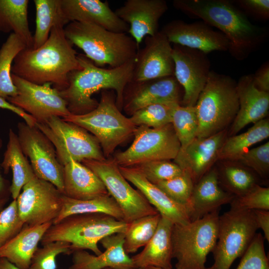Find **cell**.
I'll return each instance as SVG.
<instances>
[{
	"label": "cell",
	"mask_w": 269,
	"mask_h": 269,
	"mask_svg": "<svg viewBox=\"0 0 269 269\" xmlns=\"http://www.w3.org/2000/svg\"><path fill=\"white\" fill-rule=\"evenodd\" d=\"M173 6L188 16L200 18L220 30L229 41L228 51L243 60L267 37L264 28L252 23L243 10L228 0H174Z\"/></svg>",
	"instance_id": "obj_1"
},
{
	"label": "cell",
	"mask_w": 269,
	"mask_h": 269,
	"mask_svg": "<svg viewBox=\"0 0 269 269\" xmlns=\"http://www.w3.org/2000/svg\"><path fill=\"white\" fill-rule=\"evenodd\" d=\"M64 27L61 24L54 26L39 48L26 47L20 51L13 60L11 73L36 84L50 83L59 91L67 87L69 74L82 67Z\"/></svg>",
	"instance_id": "obj_2"
},
{
	"label": "cell",
	"mask_w": 269,
	"mask_h": 269,
	"mask_svg": "<svg viewBox=\"0 0 269 269\" xmlns=\"http://www.w3.org/2000/svg\"><path fill=\"white\" fill-rule=\"evenodd\" d=\"M77 58L82 69L71 72L68 86L59 91L71 114L81 115L93 110L99 102L92 95L109 89L116 91V105L120 110L125 87L132 79L135 58L118 67L104 68L96 66L84 54H78Z\"/></svg>",
	"instance_id": "obj_3"
},
{
	"label": "cell",
	"mask_w": 269,
	"mask_h": 269,
	"mask_svg": "<svg viewBox=\"0 0 269 269\" xmlns=\"http://www.w3.org/2000/svg\"><path fill=\"white\" fill-rule=\"evenodd\" d=\"M65 36L99 67L116 68L134 59L139 48L127 33L109 31L96 24L72 21L64 27Z\"/></svg>",
	"instance_id": "obj_4"
},
{
	"label": "cell",
	"mask_w": 269,
	"mask_h": 269,
	"mask_svg": "<svg viewBox=\"0 0 269 269\" xmlns=\"http://www.w3.org/2000/svg\"><path fill=\"white\" fill-rule=\"evenodd\" d=\"M198 120L197 138L229 129L239 108L237 82L211 70L195 106Z\"/></svg>",
	"instance_id": "obj_5"
},
{
	"label": "cell",
	"mask_w": 269,
	"mask_h": 269,
	"mask_svg": "<svg viewBox=\"0 0 269 269\" xmlns=\"http://www.w3.org/2000/svg\"><path fill=\"white\" fill-rule=\"evenodd\" d=\"M129 223L102 213H84L67 216L52 224L44 234L42 245L50 242L63 241L69 243L73 253L89 250L95 255L102 252L98 244L113 234L125 233Z\"/></svg>",
	"instance_id": "obj_6"
},
{
	"label": "cell",
	"mask_w": 269,
	"mask_h": 269,
	"mask_svg": "<svg viewBox=\"0 0 269 269\" xmlns=\"http://www.w3.org/2000/svg\"><path fill=\"white\" fill-rule=\"evenodd\" d=\"M62 119L92 133L98 140L105 157L134 135L137 127L121 112L113 90L102 91L100 101L93 110L81 115L70 114Z\"/></svg>",
	"instance_id": "obj_7"
},
{
	"label": "cell",
	"mask_w": 269,
	"mask_h": 269,
	"mask_svg": "<svg viewBox=\"0 0 269 269\" xmlns=\"http://www.w3.org/2000/svg\"><path fill=\"white\" fill-rule=\"evenodd\" d=\"M220 209L186 224H174L173 258L176 269H205L208 255L216 245Z\"/></svg>",
	"instance_id": "obj_8"
},
{
	"label": "cell",
	"mask_w": 269,
	"mask_h": 269,
	"mask_svg": "<svg viewBox=\"0 0 269 269\" xmlns=\"http://www.w3.org/2000/svg\"><path fill=\"white\" fill-rule=\"evenodd\" d=\"M53 145L57 158L64 166L70 160L106 159L97 139L84 129L62 118L54 116L42 123H36Z\"/></svg>",
	"instance_id": "obj_9"
},
{
	"label": "cell",
	"mask_w": 269,
	"mask_h": 269,
	"mask_svg": "<svg viewBox=\"0 0 269 269\" xmlns=\"http://www.w3.org/2000/svg\"><path fill=\"white\" fill-rule=\"evenodd\" d=\"M258 229L253 211L230 209L220 215L213 265L205 269H230L242 257Z\"/></svg>",
	"instance_id": "obj_10"
},
{
	"label": "cell",
	"mask_w": 269,
	"mask_h": 269,
	"mask_svg": "<svg viewBox=\"0 0 269 269\" xmlns=\"http://www.w3.org/2000/svg\"><path fill=\"white\" fill-rule=\"evenodd\" d=\"M134 139L126 150L113 159L120 166L134 167L154 160L174 159L181 145L171 124L158 128L136 127Z\"/></svg>",
	"instance_id": "obj_11"
},
{
	"label": "cell",
	"mask_w": 269,
	"mask_h": 269,
	"mask_svg": "<svg viewBox=\"0 0 269 269\" xmlns=\"http://www.w3.org/2000/svg\"><path fill=\"white\" fill-rule=\"evenodd\" d=\"M82 162L102 180L121 208L126 222L130 223L140 217L158 213L140 191L130 184L113 159H86Z\"/></svg>",
	"instance_id": "obj_12"
},
{
	"label": "cell",
	"mask_w": 269,
	"mask_h": 269,
	"mask_svg": "<svg viewBox=\"0 0 269 269\" xmlns=\"http://www.w3.org/2000/svg\"><path fill=\"white\" fill-rule=\"evenodd\" d=\"M17 128L22 150L29 158L35 175L50 182L63 194L64 166L59 161L51 142L36 126L21 122Z\"/></svg>",
	"instance_id": "obj_13"
},
{
	"label": "cell",
	"mask_w": 269,
	"mask_h": 269,
	"mask_svg": "<svg viewBox=\"0 0 269 269\" xmlns=\"http://www.w3.org/2000/svg\"><path fill=\"white\" fill-rule=\"evenodd\" d=\"M63 195L53 184L35 176L16 199L24 225L53 224L61 211Z\"/></svg>",
	"instance_id": "obj_14"
},
{
	"label": "cell",
	"mask_w": 269,
	"mask_h": 269,
	"mask_svg": "<svg viewBox=\"0 0 269 269\" xmlns=\"http://www.w3.org/2000/svg\"><path fill=\"white\" fill-rule=\"evenodd\" d=\"M11 77L17 94L6 100L31 116L36 123L44 122L54 116L63 118L71 114L59 90L51 88L50 83L36 84L12 73Z\"/></svg>",
	"instance_id": "obj_15"
},
{
	"label": "cell",
	"mask_w": 269,
	"mask_h": 269,
	"mask_svg": "<svg viewBox=\"0 0 269 269\" xmlns=\"http://www.w3.org/2000/svg\"><path fill=\"white\" fill-rule=\"evenodd\" d=\"M174 77L183 88L181 105L195 106L211 71L207 54L178 44L172 46Z\"/></svg>",
	"instance_id": "obj_16"
},
{
	"label": "cell",
	"mask_w": 269,
	"mask_h": 269,
	"mask_svg": "<svg viewBox=\"0 0 269 269\" xmlns=\"http://www.w3.org/2000/svg\"><path fill=\"white\" fill-rule=\"evenodd\" d=\"M184 92L174 76L142 81H131L126 86L122 108L131 115L146 106L156 103L181 105Z\"/></svg>",
	"instance_id": "obj_17"
},
{
	"label": "cell",
	"mask_w": 269,
	"mask_h": 269,
	"mask_svg": "<svg viewBox=\"0 0 269 269\" xmlns=\"http://www.w3.org/2000/svg\"><path fill=\"white\" fill-rule=\"evenodd\" d=\"M144 39V46L136 52L131 81L174 76L172 46L166 36L160 30Z\"/></svg>",
	"instance_id": "obj_18"
},
{
	"label": "cell",
	"mask_w": 269,
	"mask_h": 269,
	"mask_svg": "<svg viewBox=\"0 0 269 269\" xmlns=\"http://www.w3.org/2000/svg\"><path fill=\"white\" fill-rule=\"evenodd\" d=\"M160 31L171 43L197 49L207 54L214 51H228L229 48L227 37L203 21L186 23L174 20L164 25Z\"/></svg>",
	"instance_id": "obj_19"
},
{
	"label": "cell",
	"mask_w": 269,
	"mask_h": 269,
	"mask_svg": "<svg viewBox=\"0 0 269 269\" xmlns=\"http://www.w3.org/2000/svg\"><path fill=\"white\" fill-rule=\"evenodd\" d=\"M228 136V129L205 138L194 139L180 148L173 160L196 183L218 161L221 148Z\"/></svg>",
	"instance_id": "obj_20"
},
{
	"label": "cell",
	"mask_w": 269,
	"mask_h": 269,
	"mask_svg": "<svg viewBox=\"0 0 269 269\" xmlns=\"http://www.w3.org/2000/svg\"><path fill=\"white\" fill-rule=\"evenodd\" d=\"M167 9L164 0H127L115 12L129 25L128 33L139 48L146 36L159 31V20Z\"/></svg>",
	"instance_id": "obj_21"
},
{
	"label": "cell",
	"mask_w": 269,
	"mask_h": 269,
	"mask_svg": "<svg viewBox=\"0 0 269 269\" xmlns=\"http://www.w3.org/2000/svg\"><path fill=\"white\" fill-rule=\"evenodd\" d=\"M239 108L228 129V136L237 134L247 125L267 118L269 111V92L258 88L254 74L245 75L237 82Z\"/></svg>",
	"instance_id": "obj_22"
},
{
	"label": "cell",
	"mask_w": 269,
	"mask_h": 269,
	"mask_svg": "<svg viewBox=\"0 0 269 269\" xmlns=\"http://www.w3.org/2000/svg\"><path fill=\"white\" fill-rule=\"evenodd\" d=\"M60 2L62 13L69 22L92 23L115 32H128L129 25L112 10L107 1L60 0Z\"/></svg>",
	"instance_id": "obj_23"
},
{
	"label": "cell",
	"mask_w": 269,
	"mask_h": 269,
	"mask_svg": "<svg viewBox=\"0 0 269 269\" xmlns=\"http://www.w3.org/2000/svg\"><path fill=\"white\" fill-rule=\"evenodd\" d=\"M235 197L221 186L215 165L194 184L185 206L190 221L200 219L221 206L230 204Z\"/></svg>",
	"instance_id": "obj_24"
},
{
	"label": "cell",
	"mask_w": 269,
	"mask_h": 269,
	"mask_svg": "<svg viewBox=\"0 0 269 269\" xmlns=\"http://www.w3.org/2000/svg\"><path fill=\"white\" fill-rule=\"evenodd\" d=\"M125 233L113 234L103 238L100 243L105 251L93 255L85 250L72 253V264L69 269H131L134 268L132 258L124 248Z\"/></svg>",
	"instance_id": "obj_25"
},
{
	"label": "cell",
	"mask_w": 269,
	"mask_h": 269,
	"mask_svg": "<svg viewBox=\"0 0 269 269\" xmlns=\"http://www.w3.org/2000/svg\"><path fill=\"white\" fill-rule=\"evenodd\" d=\"M119 167L125 178L137 188L161 216L174 224H186L190 221L185 206L171 199L156 185L149 181L137 168Z\"/></svg>",
	"instance_id": "obj_26"
},
{
	"label": "cell",
	"mask_w": 269,
	"mask_h": 269,
	"mask_svg": "<svg viewBox=\"0 0 269 269\" xmlns=\"http://www.w3.org/2000/svg\"><path fill=\"white\" fill-rule=\"evenodd\" d=\"M174 224L161 216L153 236L139 253L132 257L134 268L172 269V230Z\"/></svg>",
	"instance_id": "obj_27"
},
{
	"label": "cell",
	"mask_w": 269,
	"mask_h": 269,
	"mask_svg": "<svg viewBox=\"0 0 269 269\" xmlns=\"http://www.w3.org/2000/svg\"><path fill=\"white\" fill-rule=\"evenodd\" d=\"M63 166L65 196L84 200L109 194L102 180L83 164L71 159Z\"/></svg>",
	"instance_id": "obj_28"
},
{
	"label": "cell",
	"mask_w": 269,
	"mask_h": 269,
	"mask_svg": "<svg viewBox=\"0 0 269 269\" xmlns=\"http://www.w3.org/2000/svg\"><path fill=\"white\" fill-rule=\"evenodd\" d=\"M52 224L24 225L17 235L0 248V258L6 259L18 268L28 269L39 243Z\"/></svg>",
	"instance_id": "obj_29"
},
{
	"label": "cell",
	"mask_w": 269,
	"mask_h": 269,
	"mask_svg": "<svg viewBox=\"0 0 269 269\" xmlns=\"http://www.w3.org/2000/svg\"><path fill=\"white\" fill-rule=\"evenodd\" d=\"M1 166L4 173L9 169L12 171V182L9 190L13 199H16L24 185L35 175L22 150L17 135L11 129L9 131L8 141Z\"/></svg>",
	"instance_id": "obj_30"
},
{
	"label": "cell",
	"mask_w": 269,
	"mask_h": 269,
	"mask_svg": "<svg viewBox=\"0 0 269 269\" xmlns=\"http://www.w3.org/2000/svg\"><path fill=\"white\" fill-rule=\"evenodd\" d=\"M221 186L235 197L241 196L263 180L238 161L218 160L215 164Z\"/></svg>",
	"instance_id": "obj_31"
},
{
	"label": "cell",
	"mask_w": 269,
	"mask_h": 269,
	"mask_svg": "<svg viewBox=\"0 0 269 269\" xmlns=\"http://www.w3.org/2000/svg\"><path fill=\"white\" fill-rule=\"evenodd\" d=\"M28 0H0V30L12 31L19 36L27 48H32L33 37L28 25Z\"/></svg>",
	"instance_id": "obj_32"
},
{
	"label": "cell",
	"mask_w": 269,
	"mask_h": 269,
	"mask_svg": "<svg viewBox=\"0 0 269 269\" xmlns=\"http://www.w3.org/2000/svg\"><path fill=\"white\" fill-rule=\"evenodd\" d=\"M269 136V119L266 118L242 134L228 136L221 148L218 160L238 161L251 146Z\"/></svg>",
	"instance_id": "obj_33"
},
{
	"label": "cell",
	"mask_w": 269,
	"mask_h": 269,
	"mask_svg": "<svg viewBox=\"0 0 269 269\" xmlns=\"http://www.w3.org/2000/svg\"><path fill=\"white\" fill-rule=\"evenodd\" d=\"M84 213L105 214L124 221L121 208L109 194L84 200L70 198L63 195L61 211L53 224L67 216Z\"/></svg>",
	"instance_id": "obj_34"
},
{
	"label": "cell",
	"mask_w": 269,
	"mask_h": 269,
	"mask_svg": "<svg viewBox=\"0 0 269 269\" xmlns=\"http://www.w3.org/2000/svg\"><path fill=\"white\" fill-rule=\"evenodd\" d=\"M36 8V29L32 48L35 49L48 38L52 28L56 25L69 23L64 17L60 0H34Z\"/></svg>",
	"instance_id": "obj_35"
},
{
	"label": "cell",
	"mask_w": 269,
	"mask_h": 269,
	"mask_svg": "<svg viewBox=\"0 0 269 269\" xmlns=\"http://www.w3.org/2000/svg\"><path fill=\"white\" fill-rule=\"evenodd\" d=\"M26 46L14 33H11L0 49V97H14L17 89L12 81L11 67L15 57Z\"/></svg>",
	"instance_id": "obj_36"
},
{
	"label": "cell",
	"mask_w": 269,
	"mask_h": 269,
	"mask_svg": "<svg viewBox=\"0 0 269 269\" xmlns=\"http://www.w3.org/2000/svg\"><path fill=\"white\" fill-rule=\"evenodd\" d=\"M160 218L158 213L140 217L129 223L124 243L128 254L136 252L148 243L156 232Z\"/></svg>",
	"instance_id": "obj_37"
},
{
	"label": "cell",
	"mask_w": 269,
	"mask_h": 269,
	"mask_svg": "<svg viewBox=\"0 0 269 269\" xmlns=\"http://www.w3.org/2000/svg\"><path fill=\"white\" fill-rule=\"evenodd\" d=\"M171 124L183 148L197 137L198 120L195 106L177 104L173 110Z\"/></svg>",
	"instance_id": "obj_38"
},
{
	"label": "cell",
	"mask_w": 269,
	"mask_h": 269,
	"mask_svg": "<svg viewBox=\"0 0 269 269\" xmlns=\"http://www.w3.org/2000/svg\"><path fill=\"white\" fill-rule=\"evenodd\" d=\"M178 103H156L134 112L130 119L136 127L158 128L171 124L172 113Z\"/></svg>",
	"instance_id": "obj_39"
},
{
	"label": "cell",
	"mask_w": 269,
	"mask_h": 269,
	"mask_svg": "<svg viewBox=\"0 0 269 269\" xmlns=\"http://www.w3.org/2000/svg\"><path fill=\"white\" fill-rule=\"evenodd\" d=\"M70 244L63 241L46 243L35 252L28 269H56V258L60 254H72Z\"/></svg>",
	"instance_id": "obj_40"
},
{
	"label": "cell",
	"mask_w": 269,
	"mask_h": 269,
	"mask_svg": "<svg viewBox=\"0 0 269 269\" xmlns=\"http://www.w3.org/2000/svg\"><path fill=\"white\" fill-rule=\"evenodd\" d=\"M194 184L190 176L185 172L178 176L155 184L171 199L185 206L189 201Z\"/></svg>",
	"instance_id": "obj_41"
},
{
	"label": "cell",
	"mask_w": 269,
	"mask_h": 269,
	"mask_svg": "<svg viewBox=\"0 0 269 269\" xmlns=\"http://www.w3.org/2000/svg\"><path fill=\"white\" fill-rule=\"evenodd\" d=\"M134 167L137 168L149 181L154 184L183 172L177 164L168 160L150 161Z\"/></svg>",
	"instance_id": "obj_42"
},
{
	"label": "cell",
	"mask_w": 269,
	"mask_h": 269,
	"mask_svg": "<svg viewBox=\"0 0 269 269\" xmlns=\"http://www.w3.org/2000/svg\"><path fill=\"white\" fill-rule=\"evenodd\" d=\"M24 225L21 219L16 199L0 212V248L12 239Z\"/></svg>",
	"instance_id": "obj_43"
},
{
	"label": "cell",
	"mask_w": 269,
	"mask_h": 269,
	"mask_svg": "<svg viewBox=\"0 0 269 269\" xmlns=\"http://www.w3.org/2000/svg\"><path fill=\"white\" fill-rule=\"evenodd\" d=\"M264 241L261 233L256 234L236 269H269V260L265 252Z\"/></svg>",
	"instance_id": "obj_44"
},
{
	"label": "cell",
	"mask_w": 269,
	"mask_h": 269,
	"mask_svg": "<svg viewBox=\"0 0 269 269\" xmlns=\"http://www.w3.org/2000/svg\"><path fill=\"white\" fill-rule=\"evenodd\" d=\"M230 209L239 210H269V188L257 185L244 195L235 197Z\"/></svg>",
	"instance_id": "obj_45"
},
{
	"label": "cell",
	"mask_w": 269,
	"mask_h": 269,
	"mask_svg": "<svg viewBox=\"0 0 269 269\" xmlns=\"http://www.w3.org/2000/svg\"><path fill=\"white\" fill-rule=\"evenodd\" d=\"M238 161L253 170L263 180L269 174V142L250 149L242 154Z\"/></svg>",
	"instance_id": "obj_46"
},
{
	"label": "cell",
	"mask_w": 269,
	"mask_h": 269,
	"mask_svg": "<svg viewBox=\"0 0 269 269\" xmlns=\"http://www.w3.org/2000/svg\"><path fill=\"white\" fill-rule=\"evenodd\" d=\"M234 2L246 13L257 18L267 20L269 18V0H239Z\"/></svg>",
	"instance_id": "obj_47"
},
{
	"label": "cell",
	"mask_w": 269,
	"mask_h": 269,
	"mask_svg": "<svg viewBox=\"0 0 269 269\" xmlns=\"http://www.w3.org/2000/svg\"><path fill=\"white\" fill-rule=\"evenodd\" d=\"M254 83L260 90L269 92V64L267 62L254 74Z\"/></svg>",
	"instance_id": "obj_48"
},
{
	"label": "cell",
	"mask_w": 269,
	"mask_h": 269,
	"mask_svg": "<svg viewBox=\"0 0 269 269\" xmlns=\"http://www.w3.org/2000/svg\"><path fill=\"white\" fill-rule=\"evenodd\" d=\"M258 228L263 232L264 239L269 242V210H253Z\"/></svg>",
	"instance_id": "obj_49"
},
{
	"label": "cell",
	"mask_w": 269,
	"mask_h": 269,
	"mask_svg": "<svg viewBox=\"0 0 269 269\" xmlns=\"http://www.w3.org/2000/svg\"><path fill=\"white\" fill-rule=\"evenodd\" d=\"M0 108L11 111L22 118L24 122L28 125L31 127L35 126L36 122L31 116L1 97H0Z\"/></svg>",
	"instance_id": "obj_50"
},
{
	"label": "cell",
	"mask_w": 269,
	"mask_h": 269,
	"mask_svg": "<svg viewBox=\"0 0 269 269\" xmlns=\"http://www.w3.org/2000/svg\"><path fill=\"white\" fill-rule=\"evenodd\" d=\"M0 269H21L9 262L6 259L0 258Z\"/></svg>",
	"instance_id": "obj_51"
},
{
	"label": "cell",
	"mask_w": 269,
	"mask_h": 269,
	"mask_svg": "<svg viewBox=\"0 0 269 269\" xmlns=\"http://www.w3.org/2000/svg\"><path fill=\"white\" fill-rule=\"evenodd\" d=\"M7 201V197L1 194L0 195V212L3 209V207Z\"/></svg>",
	"instance_id": "obj_52"
},
{
	"label": "cell",
	"mask_w": 269,
	"mask_h": 269,
	"mask_svg": "<svg viewBox=\"0 0 269 269\" xmlns=\"http://www.w3.org/2000/svg\"><path fill=\"white\" fill-rule=\"evenodd\" d=\"M1 146V142L0 141V147ZM4 188V183L3 179L0 174V195L3 194V191Z\"/></svg>",
	"instance_id": "obj_53"
},
{
	"label": "cell",
	"mask_w": 269,
	"mask_h": 269,
	"mask_svg": "<svg viewBox=\"0 0 269 269\" xmlns=\"http://www.w3.org/2000/svg\"><path fill=\"white\" fill-rule=\"evenodd\" d=\"M145 269H160V268H155V267H147L145 268Z\"/></svg>",
	"instance_id": "obj_54"
},
{
	"label": "cell",
	"mask_w": 269,
	"mask_h": 269,
	"mask_svg": "<svg viewBox=\"0 0 269 269\" xmlns=\"http://www.w3.org/2000/svg\"><path fill=\"white\" fill-rule=\"evenodd\" d=\"M104 269H111V268H105ZM131 269H144V268H132Z\"/></svg>",
	"instance_id": "obj_55"
}]
</instances>
